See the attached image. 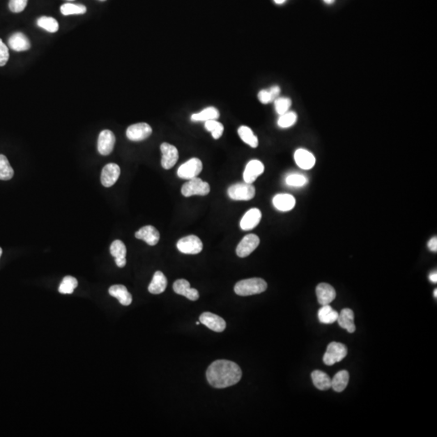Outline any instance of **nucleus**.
<instances>
[{"label": "nucleus", "mask_w": 437, "mask_h": 437, "mask_svg": "<svg viewBox=\"0 0 437 437\" xmlns=\"http://www.w3.org/2000/svg\"><path fill=\"white\" fill-rule=\"evenodd\" d=\"M8 45L10 48L18 52L28 51L31 47L29 40L22 32H16L12 34L8 39Z\"/></svg>", "instance_id": "22"}, {"label": "nucleus", "mask_w": 437, "mask_h": 437, "mask_svg": "<svg viewBox=\"0 0 437 437\" xmlns=\"http://www.w3.org/2000/svg\"><path fill=\"white\" fill-rule=\"evenodd\" d=\"M168 285V281L165 275L162 272H158L155 273L152 282L148 286V291L152 294H161L165 291Z\"/></svg>", "instance_id": "24"}, {"label": "nucleus", "mask_w": 437, "mask_h": 437, "mask_svg": "<svg viewBox=\"0 0 437 437\" xmlns=\"http://www.w3.org/2000/svg\"><path fill=\"white\" fill-rule=\"evenodd\" d=\"M307 182H308V179H307V177L301 174H297V173L288 175L287 178H286V184L289 186V187H304V186L307 184Z\"/></svg>", "instance_id": "38"}, {"label": "nucleus", "mask_w": 437, "mask_h": 437, "mask_svg": "<svg viewBox=\"0 0 437 437\" xmlns=\"http://www.w3.org/2000/svg\"><path fill=\"white\" fill-rule=\"evenodd\" d=\"M28 0H10L9 8L12 12L19 13L23 12L27 6Z\"/></svg>", "instance_id": "39"}, {"label": "nucleus", "mask_w": 437, "mask_h": 437, "mask_svg": "<svg viewBox=\"0 0 437 437\" xmlns=\"http://www.w3.org/2000/svg\"><path fill=\"white\" fill-rule=\"evenodd\" d=\"M347 355L348 348L344 344L333 342L327 347V352L323 356V361L327 365H334L336 363L342 361Z\"/></svg>", "instance_id": "5"}, {"label": "nucleus", "mask_w": 437, "mask_h": 437, "mask_svg": "<svg viewBox=\"0 0 437 437\" xmlns=\"http://www.w3.org/2000/svg\"><path fill=\"white\" fill-rule=\"evenodd\" d=\"M255 188L252 184L237 183L228 189V197L235 201H248L255 196Z\"/></svg>", "instance_id": "4"}, {"label": "nucleus", "mask_w": 437, "mask_h": 437, "mask_svg": "<svg viewBox=\"0 0 437 437\" xmlns=\"http://www.w3.org/2000/svg\"><path fill=\"white\" fill-rule=\"evenodd\" d=\"M9 59V51L7 46L0 39V67H3Z\"/></svg>", "instance_id": "40"}, {"label": "nucleus", "mask_w": 437, "mask_h": 437, "mask_svg": "<svg viewBox=\"0 0 437 437\" xmlns=\"http://www.w3.org/2000/svg\"><path fill=\"white\" fill-rule=\"evenodd\" d=\"M428 248L430 249L431 251H433V252H437V237H433L432 239L429 241L428 244Z\"/></svg>", "instance_id": "43"}, {"label": "nucleus", "mask_w": 437, "mask_h": 437, "mask_svg": "<svg viewBox=\"0 0 437 437\" xmlns=\"http://www.w3.org/2000/svg\"><path fill=\"white\" fill-rule=\"evenodd\" d=\"M210 185L197 177L190 179L182 187V195L185 197L207 195L210 193Z\"/></svg>", "instance_id": "3"}, {"label": "nucleus", "mask_w": 437, "mask_h": 437, "mask_svg": "<svg viewBox=\"0 0 437 437\" xmlns=\"http://www.w3.org/2000/svg\"><path fill=\"white\" fill-rule=\"evenodd\" d=\"M37 26L40 28L48 31L50 32H56L58 30V21L55 19L50 16H42L37 21Z\"/></svg>", "instance_id": "33"}, {"label": "nucleus", "mask_w": 437, "mask_h": 437, "mask_svg": "<svg viewBox=\"0 0 437 437\" xmlns=\"http://www.w3.org/2000/svg\"><path fill=\"white\" fill-rule=\"evenodd\" d=\"M206 375L212 387L224 389L237 384L242 379V372L234 362L218 359L208 367Z\"/></svg>", "instance_id": "1"}, {"label": "nucleus", "mask_w": 437, "mask_h": 437, "mask_svg": "<svg viewBox=\"0 0 437 437\" xmlns=\"http://www.w3.org/2000/svg\"><path fill=\"white\" fill-rule=\"evenodd\" d=\"M61 12L64 16L70 15H82L87 12L85 6L82 4H73V3H65L61 7Z\"/></svg>", "instance_id": "35"}, {"label": "nucleus", "mask_w": 437, "mask_h": 437, "mask_svg": "<svg viewBox=\"0 0 437 437\" xmlns=\"http://www.w3.org/2000/svg\"><path fill=\"white\" fill-rule=\"evenodd\" d=\"M318 319L322 324H333L337 322L338 313L329 304L322 305L318 313Z\"/></svg>", "instance_id": "27"}, {"label": "nucleus", "mask_w": 437, "mask_h": 437, "mask_svg": "<svg viewBox=\"0 0 437 437\" xmlns=\"http://www.w3.org/2000/svg\"><path fill=\"white\" fill-rule=\"evenodd\" d=\"M68 1H74V0H68Z\"/></svg>", "instance_id": "51"}, {"label": "nucleus", "mask_w": 437, "mask_h": 437, "mask_svg": "<svg viewBox=\"0 0 437 437\" xmlns=\"http://www.w3.org/2000/svg\"><path fill=\"white\" fill-rule=\"evenodd\" d=\"M78 286V281L74 277L66 276L62 279V283L60 284L58 292L62 294H72L74 290Z\"/></svg>", "instance_id": "32"}, {"label": "nucleus", "mask_w": 437, "mask_h": 437, "mask_svg": "<svg viewBox=\"0 0 437 437\" xmlns=\"http://www.w3.org/2000/svg\"><path fill=\"white\" fill-rule=\"evenodd\" d=\"M260 244L259 237L255 234H248L242 238L237 246L236 253L240 258H246L250 255Z\"/></svg>", "instance_id": "8"}, {"label": "nucleus", "mask_w": 437, "mask_h": 437, "mask_svg": "<svg viewBox=\"0 0 437 437\" xmlns=\"http://www.w3.org/2000/svg\"><path fill=\"white\" fill-rule=\"evenodd\" d=\"M219 117V112L215 107H207L199 113L191 115L193 122H207L210 120H217Z\"/></svg>", "instance_id": "28"}, {"label": "nucleus", "mask_w": 437, "mask_h": 437, "mask_svg": "<svg viewBox=\"0 0 437 437\" xmlns=\"http://www.w3.org/2000/svg\"><path fill=\"white\" fill-rule=\"evenodd\" d=\"M202 324L215 332H223L226 328V322L223 318L214 313L206 312L199 317Z\"/></svg>", "instance_id": "12"}, {"label": "nucleus", "mask_w": 437, "mask_h": 437, "mask_svg": "<svg viewBox=\"0 0 437 437\" xmlns=\"http://www.w3.org/2000/svg\"><path fill=\"white\" fill-rule=\"evenodd\" d=\"M312 380L316 388L320 390H327L331 388V379L327 373L320 370L313 371L312 374Z\"/></svg>", "instance_id": "26"}, {"label": "nucleus", "mask_w": 437, "mask_h": 437, "mask_svg": "<svg viewBox=\"0 0 437 437\" xmlns=\"http://www.w3.org/2000/svg\"><path fill=\"white\" fill-rule=\"evenodd\" d=\"M297 113L292 112V111H288L287 113L279 115L277 124L280 128L286 129V128L292 127L297 122Z\"/></svg>", "instance_id": "34"}, {"label": "nucleus", "mask_w": 437, "mask_h": 437, "mask_svg": "<svg viewBox=\"0 0 437 437\" xmlns=\"http://www.w3.org/2000/svg\"><path fill=\"white\" fill-rule=\"evenodd\" d=\"M196 325H199V322H196Z\"/></svg>", "instance_id": "49"}, {"label": "nucleus", "mask_w": 437, "mask_h": 437, "mask_svg": "<svg viewBox=\"0 0 437 437\" xmlns=\"http://www.w3.org/2000/svg\"><path fill=\"white\" fill-rule=\"evenodd\" d=\"M429 279H430L433 283H437V272H433V273H431L430 275H429Z\"/></svg>", "instance_id": "44"}, {"label": "nucleus", "mask_w": 437, "mask_h": 437, "mask_svg": "<svg viewBox=\"0 0 437 437\" xmlns=\"http://www.w3.org/2000/svg\"><path fill=\"white\" fill-rule=\"evenodd\" d=\"M264 164L258 160H252L247 164L243 173V178L246 183L253 184L255 180L264 172Z\"/></svg>", "instance_id": "13"}, {"label": "nucleus", "mask_w": 437, "mask_h": 437, "mask_svg": "<svg viewBox=\"0 0 437 437\" xmlns=\"http://www.w3.org/2000/svg\"><path fill=\"white\" fill-rule=\"evenodd\" d=\"M205 128L207 131L212 133V136L215 139L220 138L223 133V126L220 122H217V120H210L205 122Z\"/></svg>", "instance_id": "36"}, {"label": "nucleus", "mask_w": 437, "mask_h": 437, "mask_svg": "<svg viewBox=\"0 0 437 437\" xmlns=\"http://www.w3.org/2000/svg\"><path fill=\"white\" fill-rule=\"evenodd\" d=\"M173 291L177 294L182 295L187 297V299L195 301L199 298V293L195 288H191V284L188 281L183 278L175 281L173 285Z\"/></svg>", "instance_id": "15"}, {"label": "nucleus", "mask_w": 437, "mask_h": 437, "mask_svg": "<svg viewBox=\"0 0 437 437\" xmlns=\"http://www.w3.org/2000/svg\"><path fill=\"white\" fill-rule=\"evenodd\" d=\"M261 218H262V212L258 208H252L248 210L244 215V217H242V220L240 222V227L242 230H252L260 223Z\"/></svg>", "instance_id": "17"}, {"label": "nucleus", "mask_w": 437, "mask_h": 437, "mask_svg": "<svg viewBox=\"0 0 437 437\" xmlns=\"http://www.w3.org/2000/svg\"><path fill=\"white\" fill-rule=\"evenodd\" d=\"M327 4H332V3H334L335 2V0H323Z\"/></svg>", "instance_id": "46"}, {"label": "nucleus", "mask_w": 437, "mask_h": 437, "mask_svg": "<svg viewBox=\"0 0 437 437\" xmlns=\"http://www.w3.org/2000/svg\"><path fill=\"white\" fill-rule=\"evenodd\" d=\"M203 170V163L198 158H192L180 166L177 176L182 179L190 180L196 177Z\"/></svg>", "instance_id": "7"}, {"label": "nucleus", "mask_w": 437, "mask_h": 437, "mask_svg": "<svg viewBox=\"0 0 437 437\" xmlns=\"http://www.w3.org/2000/svg\"><path fill=\"white\" fill-rule=\"evenodd\" d=\"M286 1H287V0H274V2H275L276 4H283Z\"/></svg>", "instance_id": "45"}, {"label": "nucleus", "mask_w": 437, "mask_h": 437, "mask_svg": "<svg viewBox=\"0 0 437 437\" xmlns=\"http://www.w3.org/2000/svg\"><path fill=\"white\" fill-rule=\"evenodd\" d=\"M121 173V169L117 164L110 163L106 164L102 169V185L105 187H111L115 184Z\"/></svg>", "instance_id": "14"}, {"label": "nucleus", "mask_w": 437, "mask_h": 437, "mask_svg": "<svg viewBox=\"0 0 437 437\" xmlns=\"http://www.w3.org/2000/svg\"><path fill=\"white\" fill-rule=\"evenodd\" d=\"M294 159L297 165L304 170H308L315 165V157L313 153L304 148H299L295 152Z\"/></svg>", "instance_id": "18"}, {"label": "nucleus", "mask_w": 437, "mask_h": 437, "mask_svg": "<svg viewBox=\"0 0 437 437\" xmlns=\"http://www.w3.org/2000/svg\"><path fill=\"white\" fill-rule=\"evenodd\" d=\"M316 294L319 304L327 305L331 303L336 297L334 288L328 283H322L316 288Z\"/></svg>", "instance_id": "19"}, {"label": "nucleus", "mask_w": 437, "mask_h": 437, "mask_svg": "<svg viewBox=\"0 0 437 437\" xmlns=\"http://www.w3.org/2000/svg\"><path fill=\"white\" fill-rule=\"evenodd\" d=\"M272 203L278 211L289 212L294 208L296 199L293 196L288 193H278L273 198Z\"/></svg>", "instance_id": "21"}, {"label": "nucleus", "mask_w": 437, "mask_h": 437, "mask_svg": "<svg viewBox=\"0 0 437 437\" xmlns=\"http://www.w3.org/2000/svg\"><path fill=\"white\" fill-rule=\"evenodd\" d=\"M434 296H435L436 298H437V289H435V291H434Z\"/></svg>", "instance_id": "47"}, {"label": "nucleus", "mask_w": 437, "mask_h": 437, "mask_svg": "<svg viewBox=\"0 0 437 437\" xmlns=\"http://www.w3.org/2000/svg\"><path fill=\"white\" fill-rule=\"evenodd\" d=\"M152 133V127L145 122L131 125L127 130V137L130 140L138 142L148 138Z\"/></svg>", "instance_id": "10"}, {"label": "nucleus", "mask_w": 437, "mask_h": 437, "mask_svg": "<svg viewBox=\"0 0 437 437\" xmlns=\"http://www.w3.org/2000/svg\"><path fill=\"white\" fill-rule=\"evenodd\" d=\"M135 236L137 239L143 240L151 246H156L161 238L158 230L152 225H146L141 228L136 232Z\"/></svg>", "instance_id": "16"}, {"label": "nucleus", "mask_w": 437, "mask_h": 437, "mask_svg": "<svg viewBox=\"0 0 437 437\" xmlns=\"http://www.w3.org/2000/svg\"><path fill=\"white\" fill-rule=\"evenodd\" d=\"M267 283L261 278H251L243 279L236 283L235 293L242 297H248L260 294L267 290Z\"/></svg>", "instance_id": "2"}, {"label": "nucleus", "mask_w": 437, "mask_h": 437, "mask_svg": "<svg viewBox=\"0 0 437 437\" xmlns=\"http://www.w3.org/2000/svg\"><path fill=\"white\" fill-rule=\"evenodd\" d=\"M237 132H238L240 138H242V140L244 143H246L253 148L258 147V137L253 134V131L249 127H246V126H242V127H240Z\"/></svg>", "instance_id": "30"}, {"label": "nucleus", "mask_w": 437, "mask_h": 437, "mask_svg": "<svg viewBox=\"0 0 437 437\" xmlns=\"http://www.w3.org/2000/svg\"><path fill=\"white\" fill-rule=\"evenodd\" d=\"M100 1H102V2H104V1H106V0H100Z\"/></svg>", "instance_id": "50"}, {"label": "nucleus", "mask_w": 437, "mask_h": 437, "mask_svg": "<svg viewBox=\"0 0 437 437\" xmlns=\"http://www.w3.org/2000/svg\"><path fill=\"white\" fill-rule=\"evenodd\" d=\"M177 249L185 254H198L203 250V242L199 237L191 235L180 239L177 243Z\"/></svg>", "instance_id": "6"}, {"label": "nucleus", "mask_w": 437, "mask_h": 437, "mask_svg": "<svg viewBox=\"0 0 437 437\" xmlns=\"http://www.w3.org/2000/svg\"><path fill=\"white\" fill-rule=\"evenodd\" d=\"M161 151L162 152L161 165L164 169H170L177 164L179 153L178 150L175 146L168 143H163L161 145Z\"/></svg>", "instance_id": "9"}, {"label": "nucleus", "mask_w": 437, "mask_h": 437, "mask_svg": "<svg viewBox=\"0 0 437 437\" xmlns=\"http://www.w3.org/2000/svg\"><path fill=\"white\" fill-rule=\"evenodd\" d=\"M109 293L112 297L117 298L118 301L120 302V304L122 305H130L132 302V296L128 292L127 288L122 284L112 286L109 289Z\"/></svg>", "instance_id": "23"}, {"label": "nucleus", "mask_w": 437, "mask_h": 437, "mask_svg": "<svg viewBox=\"0 0 437 437\" xmlns=\"http://www.w3.org/2000/svg\"><path fill=\"white\" fill-rule=\"evenodd\" d=\"M269 91L271 92V94H272V97L274 98V101L277 99L279 94H280V87H278V86H272V87H270Z\"/></svg>", "instance_id": "42"}, {"label": "nucleus", "mask_w": 437, "mask_h": 437, "mask_svg": "<svg viewBox=\"0 0 437 437\" xmlns=\"http://www.w3.org/2000/svg\"><path fill=\"white\" fill-rule=\"evenodd\" d=\"M349 382V373L343 370L335 374L331 380V388L336 392H342L348 386Z\"/></svg>", "instance_id": "29"}, {"label": "nucleus", "mask_w": 437, "mask_h": 437, "mask_svg": "<svg viewBox=\"0 0 437 437\" xmlns=\"http://www.w3.org/2000/svg\"><path fill=\"white\" fill-rule=\"evenodd\" d=\"M338 325L343 329H346L349 333H354L355 326L354 322V313L350 308H344L338 313Z\"/></svg>", "instance_id": "25"}, {"label": "nucleus", "mask_w": 437, "mask_h": 437, "mask_svg": "<svg viewBox=\"0 0 437 437\" xmlns=\"http://www.w3.org/2000/svg\"><path fill=\"white\" fill-rule=\"evenodd\" d=\"M115 136L109 130H104L100 133L97 142V149L102 156H108L113 152L115 144Z\"/></svg>", "instance_id": "11"}, {"label": "nucleus", "mask_w": 437, "mask_h": 437, "mask_svg": "<svg viewBox=\"0 0 437 437\" xmlns=\"http://www.w3.org/2000/svg\"><path fill=\"white\" fill-rule=\"evenodd\" d=\"M274 102V109L278 115L287 113L292 106V101L288 97H278Z\"/></svg>", "instance_id": "37"}, {"label": "nucleus", "mask_w": 437, "mask_h": 437, "mask_svg": "<svg viewBox=\"0 0 437 437\" xmlns=\"http://www.w3.org/2000/svg\"><path fill=\"white\" fill-rule=\"evenodd\" d=\"M110 253L111 255L115 258V262L117 267L122 268L126 266L127 264V259H126L127 248L122 241L116 240L111 244Z\"/></svg>", "instance_id": "20"}, {"label": "nucleus", "mask_w": 437, "mask_h": 437, "mask_svg": "<svg viewBox=\"0 0 437 437\" xmlns=\"http://www.w3.org/2000/svg\"><path fill=\"white\" fill-rule=\"evenodd\" d=\"M2 248H0V257H1V255H2Z\"/></svg>", "instance_id": "48"}, {"label": "nucleus", "mask_w": 437, "mask_h": 437, "mask_svg": "<svg viewBox=\"0 0 437 437\" xmlns=\"http://www.w3.org/2000/svg\"><path fill=\"white\" fill-rule=\"evenodd\" d=\"M258 97L261 103L265 104V105L274 102V98L272 97L269 89L261 90L260 92H258Z\"/></svg>", "instance_id": "41"}, {"label": "nucleus", "mask_w": 437, "mask_h": 437, "mask_svg": "<svg viewBox=\"0 0 437 437\" xmlns=\"http://www.w3.org/2000/svg\"><path fill=\"white\" fill-rule=\"evenodd\" d=\"M14 175V170L10 165L8 160L4 155H0V180L7 181L12 179Z\"/></svg>", "instance_id": "31"}]
</instances>
